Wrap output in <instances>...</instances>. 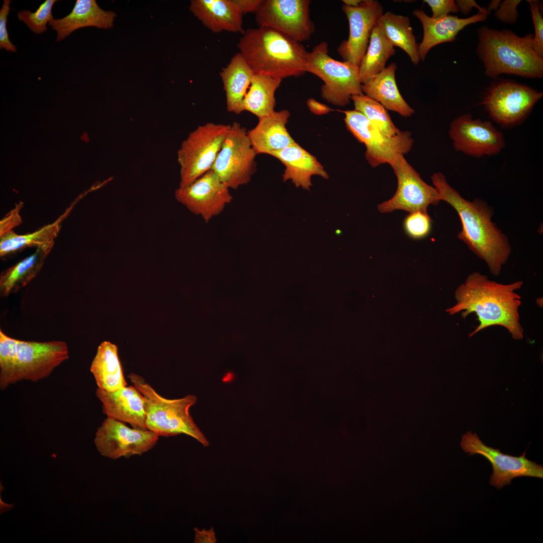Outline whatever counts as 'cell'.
<instances>
[{
	"label": "cell",
	"instance_id": "24",
	"mask_svg": "<svg viewBox=\"0 0 543 543\" xmlns=\"http://www.w3.org/2000/svg\"><path fill=\"white\" fill-rule=\"evenodd\" d=\"M190 10L213 32H245L242 15L231 0H193Z\"/></svg>",
	"mask_w": 543,
	"mask_h": 543
},
{
	"label": "cell",
	"instance_id": "10",
	"mask_svg": "<svg viewBox=\"0 0 543 543\" xmlns=\"http://www.w3.org/2000/svg\"><path fill=\"white\" fill-rule=\"evenodd\" d=\"M542 96L527 85L500 80L489 87L482 104L495 122L508 126L523 120Z\"/></svg>",
	"mask_w": 543,
	"mask_h": 543
},
{
	"label": "cell",
	"instance_id": "45",
	"mask_svg": "<svg viewBox=\"0 0 543 543\" xmlns=\"http://www.w3.org/2000/svg\"><path fill=\"white\" fill-rule=\"evenodd\" d=\"M307 105L312 113L318 115L326 114L333 110L327 105L320 103L313 98H309L307 101Z\"/></svg>",
	"mask_w": 543,
	"mask_h": 543
},
{
	"label": "cell",
	"instance_id": "25",
	"mask_svg": "<svg viewBox=\"0 0 543 543\" xmlns=\"http://www.w3.org/2000/svg\"><path fill=\"white\" fill-rule=\"evenodd\" d=\"M396 63H391L381 72L362 84L364 94L382 105L386 110L397 113L404 117L415 112L402 96L397 85Z\"/></svg>",
	"mask_w": 543,
	"mask_h": 543
},
{
	"label": "cell",
	"instance_id": "42",
	"mask_svg": "<svg viewBox=\"0 0 543 543\" xmlns=\"http://www.w3.org/2000/svg\"><path fill=\"white\" fill-rule=\"evenodd\" d=\"M240 14L254 12L258 10L263 0H231Z\"/></svg>",
	"mask_w": 543,
	"mask_h": 543
},
{
	"label": "cell",
	"instance_id": "35",
	"mask_svg": "<svg viewBox=\"0 0 543 543\" xmlns=\"http://www.w3.org/2000/svg\"><path fill=\"white\" fill-rule=\"evenodd\" d=\"M56 0H46L42 3L34 13L29 10L18 12L19 20L23 21L34 33L40 34L45 32L47 24L53 18L52 9Z\"/></svg>",
	"mask_w": 543,
	"mask_h": 543
},
{
	"label": "cell",
	"instance_id": "30",
	"mask_svg": "<svg viewBox=\"0 0 543 543\" xmlns=\"http://www.w3.org/2000/svg\"><path fill=\"white\" fill-rule=\"evenodd\" d=\"M282 80L266 75L254 74L243 99V111H248L258 118L275 111V95Z\"/></svg>",
	"mask_w": 543,
	"mask_h": 543
},
{
	"label": "cell",
	"instance_id": "38",
	"mask_svg": "<svg viewBox=\"0 0 543 543\" xmlns=\"http://www.w3.org/2000/svg\"><path fill=\"white\" fill-rule=\"evenodd\" d=\"M11 0H4L0 11V48L16 52L17 48L10 40L7 29L8 16L10 11Z\"/></svg>",
	"mask_w": 543,
	"mask_h": 543
},
{
	"label": "cell",
	"instance_id": "7",
	"mask_svg": "<svg viewBox=\"0 0 543 543\" xmlns=\"http://www.w3.org/2000/svg\"><path fill=\"white\" fill-rule=\"evenodd\" d=\"M231 125L207 123L182 142L177 152L179 188L185 187L212 169Z\"/></svg>",
	"mask_w": 543,
	"mask_h": 543
},
{
	"label": "cell",
	"instance_id": "8",
	"mask_svg": "<svg viewBox=\"0 0 543 543\" xmlns=\"http://www.w3.org/2000/svg\"><path fill=\"white\" fill-rule=\"evenodd\" d=\"M344 119L347 129L366 147L365 156L369 163L376 167L383 164L390 165L399 155L410 151L414 140L408 131H400L393 136L384 134L361 113L345 110Z\"/></svg>",
	"mask_w": 543,
	"mask_h": 543
},
{
	"label": "cell",
	"instance_id": "39",
	"mask_svg": "<svg viewBox=\"0 0 543 543\" xmlns=\"http://www.w3.org/2000/svg\"><path fill=\"white\" fill-rule=\"evenodd\" d=\"M520 2L521 1L519 0H506L501 3L495 10V16L504 23H515L518 16L517 7Z\"/></svg>",
	"mask_w": 543,
	"mask_h": 543
},
{
	"label": "cell",
	"instance_id": "18",
	"mask_svg": "<svg viewBox=\"0 0 543 543\" xmlns=\"http://www.w3.org/2000/svg\"><path fill=\"white\" fill-rule=\"evenodd\" d=\"M342 10L349 24V35L337 48L344 61L359 65L368 48L373 29L384 14L382 5L377 1L363 0L357 6L343 5Z\"/></svg>",
	"mask_w": 543,
	"mask_h": 543
},
{
	"label": "cell",
	"instance_id": "36",
	"mask_svg": "<svg viewBox=\"0 0 543 543\" xmlns=\"http://www.w3.org/2000/svg\"><path fill=\"white\" fill-rule=\"evenodd\" d=\"M431 219L427 213L416 211L410 213L405 219L404 227L407 234L414 239L427 236L431 229Z\"/></svg>",
	"mask_w": 543,
	"mask_h": 543
},
{
	"label": "cell",
	"instance_id": "2",
	"mask_svg": "<svg viewBox=\"0 0 543 543\" xmlns=\"http://www.w3.org/2000/svg\"><path fill=\"white\" fill-rule=\"evenodd\" d=\"M431 177L441 200L451 206L460 217L462 229L458 238L485 261L492 275H499L510 255L511 247L507 236L491 220L493 209L480 199L473 201L464 199L448 184L441 172L434 173Z\"/></svg>",
	"mask_w": 543,
	"mask_h": 543
},
{
	"label": "cell",
	"instance_id": "27",
	"mask_svg": "<svg viewBox=\"0 0 543 543\" xmlns=\"http://www.w3.org/2000/svg\"><path fill=\"white\" fill-rule=\"evenodd\" d=\"M90 371L100 389L112 392L127 385L118 356V347L110 341H104L99 345Z\"/></svg>",
	"mask_w": 543,
	"mask_h": 543
},
{
	"label": "cell",
	"instance_id": "1",
	"mask_svg": "<svg viewBox=\"0 0 543 543\" xmlns=\"http://www.w3.org/2000/svg\"><path fill=\"white\" fill-rule=\"evenodd\" d=\"M522 281L503 284L490 280L487 276L474 272L455 291L456 304L446 310L450 315L462 311L465 319L474 313L479 324L469 334L471 337L487 327L499 325L505 328L515 340L523 338L518 309L521 297L516 290Z\"/></svg>",
	"mask_w": 543,
	"mask_h": 543
},
{
	"label": "cell",
	"instance_id": "17",
	"mask_svg": "<svg viewBox=\"0 0 543 543\" xmlns=\"http://www.w3.org/2000/svg\"><path fill=\"white\" fill-rule=\"evenodd\" d=\"M449 134L456 150L475 157L497 154L505 146L502 133L490 122L474 119L470 114L454 120Z\"/></svg>",
	"mask_w": 543,
	"mask_h": 543
},
{
	"label": "cell",
	"instance_id": "29",
	"mask_svg": "<svg viewBox=\"0 0 543 543\" xmlns=\"http://www.w3.org/2000/svg\"><path fill=\"white\" fill-rule=\"evenodd\" d=\"M377 25L389 42L404 51L412 62L417 64L420 61L417 43L409 18L391 12L384 13Z\"/></svg>",
	"mask_w": 543,
	"mask_h": 543
},
{
	"label": "cell",
	"instance_id": "4",
	"mask_svg": "<svg viewBox=\"0 0 543 543\" xmlns=\"http://www.w3.org/2000/svg\"><path fill=\"white\" fill-rule=\"evenodd\" d=\"M477 52L486 75L495 78L503 73L527 78L543 76V58L532 46L533 35L521 37L508 30L483 26L478 30Z\"/></svg>",
	"mask_w": 543,
	"mask_h": 543
},
{
	"label": "cell",
	"instance_id": "40",
	"mask_svg": "<svg viewBox=\"0 0 543 543\" xmlns=\"http://www.w3.org/2000/svg\"><path fill=\"white\" fill-rule=\"evenodd\" d=\"M431 8L432 13L431 17L437 18L449 15L450 13H457L459 11L456 2L453 0H424Z\"/></svg>",
	"mask_w": 543,
	"mask_h": 543
},
{
	"label": "cell",
	"instance_id": "19",
	"mask_svg": "<svg viewBox=\"0 0 543 543\" xmlns=\"http://www.w3.org/2000/svg\"><path fill=\"white\" fill-rule=\"evenodd\" d=\"M96 394L107 417L129 423L135 429L148 430L144 397L134 386L112 392L98 388Z\"/></svg>",
	"mask_w": 543,
	"mask_h": 543
},
{
	"label": "cell",
	"instance_id": "37",
	"mask_svg": "<svg viewBox=\"0 0 543 543\" xmlns=\"http://www.w3.org/2000/svg\"><path fill=\"white\" fill-rule=\"evenodd\" d=\"M534 28L532 46L534 52L543 58V19L542 5L538 1L528 0Z\"/></svg>",
	"mask_w": 543,
	"mask_h": 543
},
{
	"label": "cell",
	"instance_id": "16",
	"mask_svg": "<svg viewBox=\"0 0 543 543\" xmlns=\"http://www.w3.org/2000/svg\"><path fill=\"white\" fill-rule=\"evenodd\" d=\"M176 201L205 222L220 214L232 200L230 188L211 169L191 184L177 188Z\"/></svg>",
	"mask_w": 543,
	"mask_h": 543
},
{
	"label": "cell",
	"instance_id": "3",
	"mask_svg": "<svg viewBox=\"0 0 543 543\" xmlns=\"http://www.w3.org/2000/svg\"><path fill=\"white\" fill-rule=\"evenodd\" d=\"M237 46L254 74L283 79L307 72L309 52L304 45L271 28L247 29Z\"/></svg>",
	"mask_w": 543,
	"mask_h": 543
},
{
	"label": "cell",
	"instance_id": "14",
	"mask_svg": "<svg viewBox=\"0 0 543 543\" xmlns=\"http://www.w3.org/2000/svg\"><path fill=\"white\" fill-rule=\"evenodd\" d=\"M68 358V346L65 341L17 340L13 384L24 380L35 382L46 378Z\"/></svg>",
	"mask_w": 543,
	"mask_h": 543
},
{
	"label": "cell",
	"instance_id": "11",
	"mask_svg": "<svg viewBox=\"0 0 543 543\" xmlns=\"http://www.w3.org/2000/svg\"><path fill=\"white\" fill-rule=\"evenodd\" d=\"M390 166L397 178V189L390 199L378 205L381 213L397 210L409 213L416 211L427 213L429 205H437L441 201L437 189L421 178L403 155L396 156Z\"/></svg>",
	"mask_w": 543,
	"mask_h": 543
},
{
	"label": "cell",
	"instance_id": "6",
	"mask_svg": "<svg viewBox=\"0 0 543 543\" xmlns=\"http://www.w3.org/2000/svg\"><path fill=\"white\" fill-rule=\"evenodd\" d=\"M326 42H321L309 52L307 72L319 77L324 82L321 87L323 99L335 106L344 107L351 97L363 94L358 66L349 61H340L329 55Z\"/></svg>",
	"mask_w": 543,
	"mask_h": 543
},
{
	"label": "cell",
	"instance_id": "5",
	"mask_svg": "<svg viewBox=\"0 0 543 543\" xmlns=\"http://www.w3.org/2000/svg\"><path fill=\"white\" fill-rule=\"evenodd\" d=\"M128 377L143 396L148 430L158 436L185 434L204 446L209 445V441L189 412L190 408L197 403L196 396L188 395L179 399H166L158 394L141 376L131 373Z\"/></svg>",
	"mask_w": 543,
	"mask_h": 543
},
{
	"label": "cell",
	"instance_id": "23",
	"mask_svg": "<svg viewBox=\"0 0 543 543\" xmlns=\"http://www.w3.org/2000/svg\"><path fill=\"white\" fill-rule=\"evenodd\" d=\"M270 155L280 160L285 165L283 174L284 182L291 179L297 187L309 190L311 176L318 175L324 178L329 175L317 158L297 143L272 152Z\"/></svg>",
	"mask_w": 543,
	"mask_h": 543
},
{
	"label": "cell",
	"instance_id": "21",
	"mask_svg": "<svg viewBox=\"0 0 543 543\" xmlns=\"http://www.w3.org/2000/svg\"><path fill=\"white\" fill-rule=\"evenodd\" d=\"M290 116L288 110H282L258 118L256 126L247 132L256 154L270 155L295 143L286 128Z\"/></svg>",
	"mask_w": 543,
	"mask_h": 543
},
{
	"label": "cell",
	"instance_id": "22",
	"mask_svg": "<svg viewBox=\"0 0 543 543\" xmlns=\"http://www.w3.org/2000/svg\"><path fill=\"white\" fill-rule=\"evenodd\" d=\"M115 17L114 12L102 9L95 0H77L70 13L61 19H53L48 24L57 32L56 41H60L81 28H111Z\"/></svg>",
	"mask_w": 543,
	"mask_h": 543
},
{
	"label": "cell",
	"instance_id": "31",
	"mask_svg": "<svg viewBox=\"0 0 543 543\" xmlns=\"http://www.w3.org/2000/svg\"><path fill=\"white\" fill-rule=\"evenodd\" d=\"M71 210V208L60 216L55 222L44 226L41 228L26 234H17L13 230L0 236V255L1 256L29 247L36 248L50 243H54V239L58 234L60 223Z\"/></svg>",
	"mask_w": 543,
	"mask_h": 543
},
{
	"label": "cell",
	"instance_id": "12",
	"mask_svg": "<svg viewBox=\"0 0 543 543\" xmlns=\"http://www.w3.org/2000/svg\"><path fill=\"white\" fill-rule=\"evenodd\" d=\"M310 0H263L255 13L258 27L269 28L302 42L315 31Z\"/></svg>",
	"mask_w": 543,
	"mask_h": 543
},
{
	"label": "cell",
	"instance_id": "46",
	"mask_svg": "<svg viewBox=\"0 0 543 543\" xmlns=\"http://www.w3.org/2000/svg\"><path fill=\"white\" fill-rule=\"evenodd\" d=\"M344 5L349 7H356L362 2L361 0H342Z\"/></svg>",
	"mask_w": 543,
	"mask_h": 543
},
{
	"label": "cell",
	"instance_id": "47",
	"mask_svg": "<svg viewBox=\"0 0 543 543\" xmlns=\"http://www.w3.org/2000/svg\"><path fill=\"white\" fill-rule=\"evenodd\" d=\"M500 2H501L500 1H492L489 4V9L488 10V11L489 12H490V11H491L492 9L494 10H496L498 8V7L499 6V5H500V4L501 3Z\"/></svg>",
	"mask_w": 543,
	"mask_h": 543
},
{
	"label": "cell",
	"instance_id": "32",
	"mask_svg": "<svg viewBox=\"0 0 543 543\" xmlns=\"http://www.w3.org/2000/svg\"><path fill=\"white\" fill-rule=\"evenodd\" d=\"M394 47L385 37L377 24L372 32L366 52L358 65L363 84L386 68L388 59L395 54Z\"/></svg>",
	"mask_w": 543,
	"mask_h": 543
},
{
	"label": "cell",
	"instance_id": "34",
	"mask_svg": "<svg viewBox=\"0 0 543 543\" xmlns=\"http://www.w3.org/2000/svg\"><path fill=\"white\" fill-rule=\"evenodd\" d=\"M17 339L0 330V389H7L13 384L16 365Z\"/></svg>",
	"mask_w": 543,
	"mask_h": 543
},
{
	"label": "cell",
	"instance_id": "9",
	"mask_svg": "<svg viewBox=\"0 0 543 543\" xmlns=\"http://www.w3.org/2000/svg\"><path fill=\"white\" fill-rule=\"evenodd\" d=\"M256 155L246 129L234 122L211 169L230 189H237L251 180L256 170Z\"/></svg>",
	"mask_w": 543,
	"mask_h": 543
},
{
	"label": "cell",
	"instance_id": "33",
	"mask_svg": "<svg viewBox=\"0 0 543 543\" xmlns=\"http://www.w3.org/2000/svg\"><path fill=\"white\" fill-rule=\"evenodd\" d=\"M354 110L364 114L384 134L393 136L400 130L395 125L386 108L365 94L352 96Z\"/></svg>",
	"mask_w": 543,
	"mask_h": 543
},
{
	"label": "cell",
	"instance_id": "43",
	"mask_svg": "<svg viewBox=\"0 0 543 543\" xmlns=\"http://www.w3.org/2000/svg\"><path fill=\"white\" fill-rule=\"evenodd\" d=\"M458 6L459 11L462 13L467 14L470 12L473 8H477L479 13L489 14L490 12L484 8L481 7L475 1L458 0L455 1Z\"/></svg>",
	"mask_w": 543,
	"mask_h": 543
},
{
	"label": "cell",
	"instance_id": "28",
	"mask_svg": "<svg viewBox=\"0 0 543 543\" xmlns=\"http://www.w3.org/2000/svg\"><path fill=\"white\" fill-rule=\"evenodd\" d=\"M54 243L37 247L31 255L4 270L0 276V295L7 297L26 286L40 272Z\"/></svg>",
	"mask_w": 543,
	"mask_h": 543
},
{
	"label": "cell",
	"instance_id": "15",
	"mask_svg": "<svg viewBox=\"0 0 543 543\" xmlns=\"http://www.w3.org/2000/svg\"><path fill=\"white\" fill-rule=\"evenodd\" d=\"M158 437L149 430L130 428L107 417L98 428L94 441L101 455L115 460L142 455L156 445Z\"/></svg>",
	"mask_w": 543,
	"mask_h": 543
},
{
	"label": "cell",
	"instance_id": "44",
	"mask_svg": "<svg viewBox=\"0 0 543 543\" xmlns=\"http://www.w3.org/2000/svg\"><path fill=\"white\" fill-rule=\"evenodd\" d=\"M194 530L195 531L194 542L214 543L217 540V539L215 537V532L212 528L208 531L205 529L200 531L197 528H195Z\"/></svg>",
	"mask_w": 543,
	"mask_h": 543
},
{
	"label": "cell",
	"instance_id": "20",
	"mask_svg": "<svg viewBox=\"0 0 543 543\" xmlns=\"http://www.w3.org/2000/svg\"><path fill=\"white\" fill-rule=\"evenodd\" d=\"M413 15L419 20L423 27V38L418 44V54L422 61L424 60L432 48L441 43L453 41L465 27L484 21L488 15L479 13L467 18H460L449 15L434 18L427 16L420 9L414 10Z\"/></svg>",
	"mask_w": 543,
	"mask_h": 543
},
{
	"label": "cell",
	"instance_id": "26",
	"mask_svg": "<svg viewBox=\"0 0 543 543\" xmlns=\"http://www.w3.org/2000/svg\"><path fill=\"white\" fill-rule=\"evenodd\" d=\"M254 74L242 55L235 54L220 76L226 94L228 112L239 114L243 111V101Z\"/></svg>",
	"mask_w": 543,
	"mask_h": 543
},
{
	"label": "cell",
	"instance_id": "13",
	"mask_svg": "<svg viewBox=\"0 0 543 543\" xmlns=\"http://www.w3.org/2000/svg\"><path fill=\"white\" fill-rule=\"evenodd\" d=\"M461 446L469 455H480L491 464L493 473L490 484L501 489L510 485L512 480L521 476L543 478V466L525 457L526 450L519 457L501 452L485 444L476 433L468 431L462 437Z\"/></svg>",
	"mask_w": 543,
	"mask_h": 543
},
{
	"label": "cell",
	"instance_id": "41",
	"mask_svg": "<svg viewBox=\"0 0 543 543\" xmlns=\"http://www.w3.org/2000/svg\"><path fill=\"white\" fill-rule=\"evenodd\" d=\"M23 204L20 203L16 206L0 222V236L12 230V229L19 225L22 222L19 214Z\"/></svg>",
	"mask_w": 543,
	"mask_h": 543
}]
</instances>
